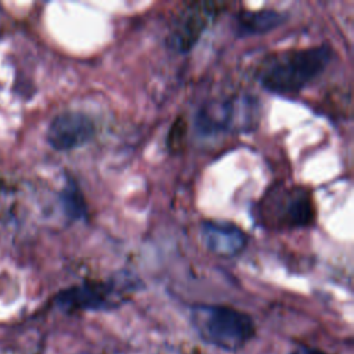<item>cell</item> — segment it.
Instances as JSON below:
<instances>
[{"label":"cell","instance_id":"1","mask_svg":"<svg viewBox=\"0 0 354 354\" xmlns=\"http://www.w3.org/2000/svg\"><path fill=\"white\" fill-rule=\"evenodd\" d=\"M332 58L333 47L329 44L272 53L259 68V82L270 93L295 95L322 73Z\"/></svg>","mask_w":354,"mask_h":354},{"label":"cell","instance_id":"2","mask_svg":"<svg viewBox=\"0 0 354 354\" xmlns=\"http://www.w3.org/2000/svg\"><path fill=\"white\" fill-rule=\"evenodd\" d=\"M189 321L201 340L224 351L243 348L256 333L250 315L223 304H195Z\"/></svg>","mask_w":354,"mask_h":354},{"label":"cell","instance_id":"3","mask_svg":"<svg viewBox=\"0 0 354 354\" xmlns=\"http://www.w3.org/2000/svg\"><path fill=\"white\" fill-rule=\"evenodd\" d=\"M315 217L313 194L301 185L271 187L256 205V218L268 230L304 228L311 225Z\"/></svg>","mask_w":354,"mask_h":354},{"label":"cell","instance_id":"4","mask_svg":"<svg viewBox=\"0 0 354 354\" xmlns=\"http://www.w3.org/2000/svg\"><path fill=\"white\" fill-rule=\"evenodd\" d=\"M133 285L115 281H84L59 292L55 303L64 311H105L119 307Z\"/></svg>","mask_w":354,"mask_h":354},{"label":"cell","instance_id":"5","mask_svg":"<svg viewBox=\"0 0 354 354\" xmlns=\"http://www.w3.org/2000/svg\"><path fill=\"white\" fill-rule=\"evenodd\" d=\"M225 7L227 3L221 1L187 3L171 21L167 36L169 47L177 53L189 51Z\"/></svg>","mask_w":354,"mask_h":354},{"label":"cell","instance_id":"6","mask_svg":"<svg viewBox=\"0 0 354 354\" xmlns=\"http://www.w3.org/2000/svg\"><path fill=\"white\" fill-rule=\"evenodd\" d=\"M95 136V123L84 112L58 113L47 130V142L57 151H71L86 145Z\"/></svg>","mask_w":354,"mask_h":354},{"label":"cell","instance_id":"7","mask_svg":"<svg viewBox=\"0 0 354 354\" xmlns=\"http://www.w3.org/2000/svg\"><path fill=\"white\" fill-rule=\"evenodd\" d=\"M201 236L207 250L221 257L239 254L248 242L245 231L231 221L206 220L201 224Z\"/></svg>","mask_w":354,"mask_h":354},{"label":"cell","instance_id":"8","mask_svg":"<svg viewBox=\"0 0 354 354\" xmlns=\"http://www.w3.org/2000/svg\"><path fill=\"white\" fill-rule=\"evenodd\" d=\"M285 19L286 14L272 8H263L256 11L243 10L236 15L235 33L239 37L263 35L282 25Z\"/></svg>","mask_w":354,"mask_h":354},{"label":"cell","instance_id":"9","mask_svg":"<svg viewBox=\"0 0 354 354\" xmlns=\"http://www.w3.org/2000/svg\"><path fill=\"white\" fill-rule=\"evenodd\" d=\"M61 203H62L64 212L68 214L69 218H73V220L86 218L87 209H86L84 198L82 195V191L79 189V185L72 178H68L61 192Z\"/></svg>","mask_w":354,"mask_h":354},{"label":"cell","instance_id":"10","mask_svg":"<svg viewBox=\"0 0 354 354\" xmlns=\"http://www.w3.org/2000/svg\"><path fill=\"white\" fill-rule=\"evenodd\" d=\"M187 122L183 116L176 118L173 122L169 134H167V148L171 152H178L184 148L187 140Z\"/></svg>","mask_w":354,"mask_h":354},{"label":"cell","instance_id":"11","mask_svg":"<svg viewBox=\"0 0 354 354\" xmlns=\"http://www.w3.org/2000/svg\"><path fill=\"white\" fill-rule=\"evenodd\" d=\"M290 354H325V353H322L319 350H315V348H310V347H297Z\"/></svg>","mask_w":354,"mask_h":354}]
</instances>
